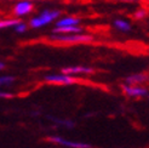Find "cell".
<instances>
[{
	"instance_id": "3",
	"label": "cell",
	"mask_w": 149,
	"mask_h": 148,
	"mask_svg": "<svg viewBox=\"0 0 149 148\" xmlns=\"http://www.w3.org/2000/svg\"><path fill=\"white\" fill-rule=\"evenodd\" d=\"M44 80L49 84H56V85H73L78 83V79L75 77L67 75L64 73H58V74H47L44 77Z\"/></svg>"
},
{
	"instance_id": "10",
	"label": "cell",
	"mask_w": 149,
	"mask_h": 148,
	"mask_svg": "<svg viewBox=\"0 0 149 148\" xmlns=\"http://www.w3.org/2000/svg\"><path fill=\"white\" fill-rule=\"evenodd\" d=\"M80 20L79 17L75 16H68V17H64L62 20H58L56 22V27H67V26H79L80 23Z\"/></svg>"
},
{
	"instance_id": "11",
	"label": "cell",
	"mask_w": 149,
	"mask_h": 148,
	"mask_svg": "<svg viewBox=\"0 0 149 148\" xmlns=\"http://www.w3.org/2000/svg\"><path fill=\"white\" fill-rule=\"evenodd\" d=\"M114 27L115 29H118V31H120L123 33H127L131 31V24L129 23V22H126L124 20H115L114 21Z\"/></svg>"
},
{
	"instance_id": "17",
	"label": "cell",
	"mask_w": 149,
	"mask_h": 148,
	"mask_svg": "<svg viewBox=\"0 0 149 148\" xmlns=\"http://www.w3.org/2000/svg\"><path fill=\"white\" fill-rule=\"evenodd\" d=\"M6 68V64L3 62V61H0V72H1V71H4Z\"/></svg>"
},
{
	"instance_id": "8",
	"label": "cell",
	"mask_w": 149,
	"mask_h": 148,
	"mask_svg": "<svg viewBox=\"0 0 149 148\" xmlns=\"http://www.w3.org/2000/svg\"><path fill=\"white\" fill-rule=\"evenodd\" d=\"M125 83L127 85H143L149 81V74L147 73H135L125 78Z\"/></svg>"
},
{
	"instance_id": "5",
	"label": "cell",
	"mask_w": 149,
	"mask_h": 148,
	"mask_svg": "<svg viewBox=\"0 0 149 148\" xmlns=\"http://www.w3.org/2000/svg\"><path fill=\"white\" fill-rule=\"evenodd\" d=\"M121 90L123 92L131 98H142L147 97L149 90L143 86V85H127V84H123L121 85Z\"/></svg>"
},
{
	"instance_id": "15",
	"label": "cell",
	"mask_w": 149,
	"mask_h": 148,
	"mask_svg": "<svg viewBox=\"0 0 149 148\" xmlns=\"http://www.w3.org/2000/svg\"><path fill=\"white\" fill-rule=\"evenodd\" d=\"M13 29H15V32L16 33H18V34H22V33H24L27 29H28V24L26 23V22H23V21H21L18 24H16L13 27Z\"/></svg>"
},
{
	"instance_id": "12",
	"label": "cell",
	"mask_w": 149,
	"mask_h": 148,
	"mask_svg": "<svg viewBox=\"0 0 149 148\" xmlns=\"http://www.w3.org/2000/svg\"><path fill=\"white\" fill-rule=\"evenodd\" d=\"M50 119L58 124L59 126H64V128H74L75 126V123H74L72 119H59V118H55V117H51Z\"/></svg>"
},
{
	"instance_id": "1",
	"label": "cell",
	"mask_w": 149,
	"mask_h": 148,
	"mask_svg": "<svg viewBox=\"0 0 149 148\" xmlns=\"http://www.w3.org/2000/svg\"><path fill=\"white\" fill-rule=\"evenodd\" d=\"M49 40L52 44H61V45H78V44L92 43L95 38L90 34H52L49 36Z\"/></svg>"
},
{
	"instance_id": "7",
	"label": "cell",
	"mask_w": 149,
	"mask_h": 148,
	"mask_svg": "<svg viewBox=\"0 0 149 148\" xmlns=\"http://www.w3.org/2000/svg\"><path fill=\"white\" fill-rule=\"evenodd\" d=\"M61 73H64L67 75H90L95 73V69L92 67H87V66H69V67H64L61 69Z\"/></svg>"
},
{
	"instance_id": "6",
	"label": "cell",
	"mask_w": 149,
	"mask_h": 148,
	"mask_svg": "<svg viewBox=\"0 0 149 148\" xmlns=\"http://www.w3.org/2000/svg\"><path fill=\"white\" fill-rule=\"evenodd\" d=\"M35 6L33 3H31L29 0H22V1L17 3L12 7V13L15 18L22 17V16H27V15L34 12Z\"/></svg>"
},
{
	"instance_id": "9",
	"label": "cell",
	"mask_w": 149,
	"mask_h": 148,
	"mask_svg": "<svg viewBox=\"0 0 149 148\" xmlns=\"http://www.w3.org/2000/svg\"><path fill=\"white\" fill-rule=\"evenodd\" d=\"M54 34H79L84 32V28L80 26H67V27H55Z\"/></svg>"
},
{
	"instance_id": "16",
	"label": "cell",
	"mask_w": 149,
	"mask_h": 148,
	"mask_svg": "<svg viewBox=\"0 0 149 148\" xmlns=\"http://www.w3.org/2000/svg\"><path fill=\"white\" fill-rule=\"evenodd\" d=\"M12 94L9 92V91H3V90H0V98H11L12 97Z\"/></svg>"
},
{
	"instance_id": "13",
	"label": "cell",
	"mask_w": 149,
	"mask_h": 148,
	"mask_svg": "<svg viewBox=\"0 0 149 148\" xmlns=\"http://www.w3.org/2000/svg\"><path fill=\"white\" fill-rule=\"evenodd\" d=\"M148 11L146 9H143V7H141V9L136 10L135 12H133L131 16H132V20H135V21H142V20H146L148 17Z\"/></svg>"
},
{
	"instance_id": "14",
	"label": "cell",
	"mask_w": 149,
	"mask_h": 148,
	"mask_svg": "<svg viewBox=\"0 0 149 148\" xmlns=\"http://www.w3.org/2000/svg\"><path fill=\"white\" fill-rule=\"evenodd\" d=\"M16 81V77L13 75H0V87L9 86Z\"/></svg>"
},
{
	"instance_id": "4",
	"label": "cell",
	"mask_w": 149,
	"mask_h": 148,
	"mask_svg": "<svg viewBox=\"0 0 149 148\" xmlns=\"http://www.w3.org/2000/svg\"><path fill=\"white\" fill-rule=\"evenodd\" d=\"M49 141L51 143H55L57 146H61L64 148H92L91 145L81 141H74V140H68L62 136H50Z\"/></svg>"
},
{
	"instance_id": "2",
	"label": "cell",
	"mask_w": 149,
	"mask_h": 148,
	"mask_svg": "<svg viewBox=\"0 0 149 148\" xmlns=\"http://www.w3.org/2000/svg\"><path fill=\"white\" fill-rule=\"evenodd\" d=\"M63 11L61 10H44L41 11L38 16L33 17L28 23V27L31 28H41L44 26H47L52 23L56 18H58Z\"/></svg>"
},
{
	"instance_id": "18",
	"label": "cell",
	"mask_w": 149,
	"mask_h": 148,
	"mask_svg": "<svg viewBox=\"0 0 149 148\" xmlns=\"http://www.w3.org/2000/svg\"><path fill=\"white\" fill-rule=\"evenodd\" d=\"M147 97H148V98H149V94H148V96H147Z\"/></svg>"
}]
</instances>
